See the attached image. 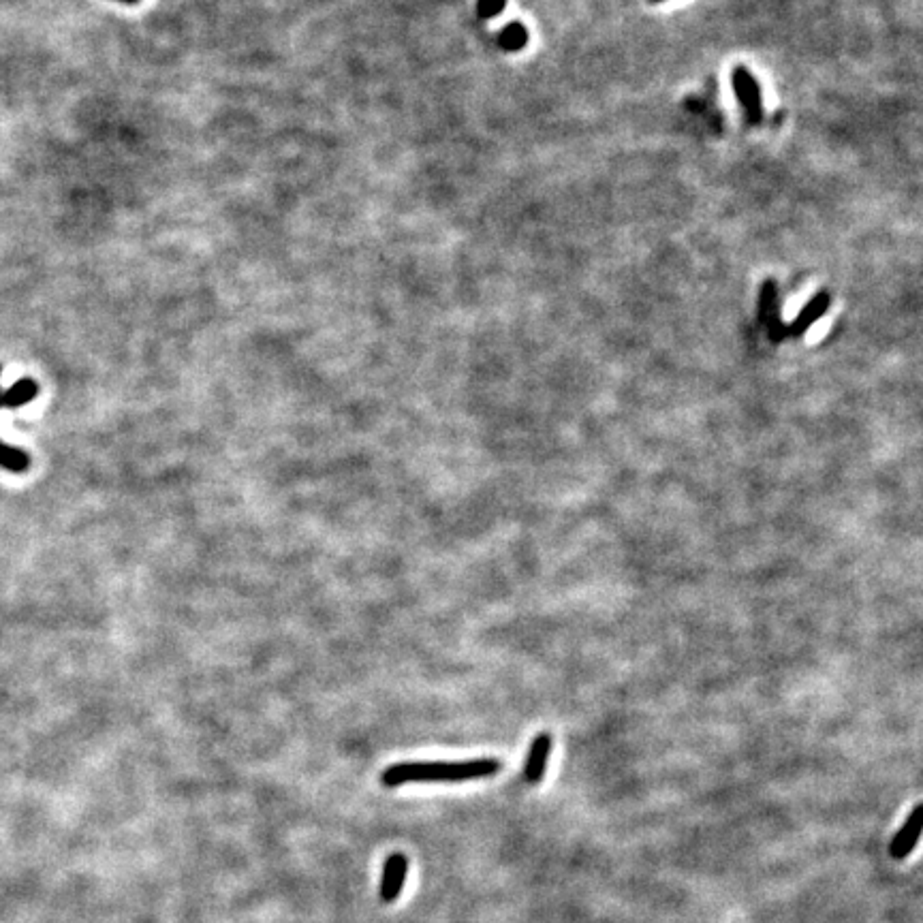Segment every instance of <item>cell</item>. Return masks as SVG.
I'll return each instance as SVG.
<instances>
[{"label": "cell", "instance_id": "7", "mask_svg": "<svg viewBox=\"0 0 923 923\" xmlns=\"http://www.w3.org/2000/svg\"><path fill=\"white\" fill-rule=\"evenodd\" d=\"M759 321L768 327H774L780 323V312H778V285L774 280H765L761 293H759Z\"/></svg>", "mask_w": 923, "mask_h": 923}, {"label": "cell", "instance_id": "14", "mask_svg": "<svg viewBox=\"0 0 923 923\" xmlns=\"http://www.w3.org/2000/svg\"><path fill=\"white\" fill-rule=\"evenodd\" d=\"M650 3H663V0H650Z\"/></svg>", "mask_w": 923, "mask_h": 923}, {"label": "cell", "instance_id": "11", "mask_svg": "<svg viewBox=\"0 0 923 923\" xmlns=\"http://www.w3.org/2000/svg\"><path fill=\"white\" fill-rule=\"evenodd\" d=\"M507 7V0H479L477 3V15L481 20H492L496 15H500Z\"/></svg>", "mask_w": 923, "mask_h": 923}, {"label": "cell", "instance_id": "10", "mask_svg": "<svg viewBox=\"0 0 923 923\" xmlns=\"http://www.w3.org/2000/svg\"><path fill=\"white\" fill-rule=\"evenodd\" d=\"M0 468H5V471L11 473H26L30 468L28 453L0 441Z\"/></svg>", "mask_w": 923, "mask_h": 923}, {"label": "cell", "instance_id": "12", "mask_svg": "<svg viewBox=\"0 0 923 923\" xmlns=\"http://www.w3.org/2000/svg\"><path fill=\"white\" fill-rule=\"evenodd\" d=\"M0 374H3V366H0ZM3 394H5V391L0 389V406H3Z\"/></svg>", "mask_w": 923, "mask_h": 923}, {"label": "cell", "instance_id": "5", "mask_svg": "<svg viewBox=\"0 0 923 923\" xmlns=\"http://www.w3.org/2000/svg\"><path fill=\"white\" fill-rule=\"evenodd\" d=\"M406 874H409V859H406V855L404 853L389 855L383 866L381 889H379V896L385 904L398 900L400 891L404 887V881H406Z\"/></svg>", "mask_w": 923, "mask_h": 923}, {"label": "cell", "instance_id": "6", "mask_svg": "<svg viewBox=\"0 0 923 923\" xmlns=\"http://www.w3.org/2000/svg\"><path fill=\"white\" fill-rule=\"evenodd\" d=\"M829 306H832V295H829V291H819L810 297V300L806 302V306L800 310V315H797L793 319V323L789 325V336L791 338H802L812 325H815L821 317L827 315V310Z\"/></svg>", "mask_w": 923, "mask_h": 923}, {"label": "cell", "instance_id": "13", "mask_svg": "<svg viewBox=\"0 0 923 923\" xmlns=\"http://www.w3.org/2000/svg\"><path fill=\"white\" fill-rule=\"evenodd\" d=\"M120 3H127V5H135V3H139V0H120Z\"/></svg>", "mask_w": 923, "mask_h": 923}, {"label": "cell", "instance_id": "4", "mask_svg": "<svg viewBox=\"0 0 923 923\" xmlns=\"http://www.w3.org/2000/svg\"><path fill=\"white\" fill-rule=\"evenodd\" d=\"M921 834H923V804H917L911 810V815L906 817L904 825L898 829L894 840H891L889 855L894 859H906L917 847Z\"/></svg>", "mask_w": 923, "mask_h": 923}, {"label": "cell", "instance_id": "8", "mask_svg": "<svg viewBox=\"0 0 923 923\" xmlns=\"http://www.w3.org/2000/svg\"><path fill=\"white\" fill-rule=\"evenodd\" d=\"M37 396H39V385L33 379H22L5 391L3 406H7V409H20V406L33 402Z\"/></svg>", "mask_w": 923, "mask_h": 923}, {"label": "cell", "instance_id": "3", "mask_svg": "<svg viewBox=\"0 0 923 923\" xmlns=\"http://www.w3.org/2000/svg\"><path fill=\"white\" fill-rule=\"evenodd\" d=\"M552 733L541 731L535 735V740L528 746V755L524 761V780L528 785H539L547 770V761L552 755Z\"/></svg>", "mask_w": 923, "mask_h": 923}, {"label": "cell", "instance_id": "9", "mask_svg": "<svg viewBox=\"0 0 923 923\" xmlns=\"http://www.w3.org/2000/svg\"><path fill=\"white\" fill-rule=\"evenodd\" d=\"M528 39H530V35H528L526 26L520 24V22H513V24H507L503 30H500L498 45L505 52H520L528 45Z\"/></svg>", "mask_w": 923, "mask_h": 923}, {"label": "cell", "instance_id": "1", "mask_svg": "<svg viewBox=\"0 0 923 923\" xmlns=\"http://www.w3.org/2000/svg\"><path fill=\"white\" fill-rule=\"evenodd\" d=\"M503 770V761L483 757L468 761H413L396 763L381 774L385 787H404L409 782H466L477 778H490Z\"/></svg>", "mask_w": 923, "mask_h": 923}, {"label": "cell", "instance_id": "2", "mask_svg": "<svg viewBox=\"0 0 923 923\" xmlns=\"http://www.w3.org/2000/svg\"><path fill=\"white\" fill-rule=\"evenodd\" d=\"M731 86L733 95L738 97L746 122L750 127H757L763 120V99H761V86L757 77L750 73L744 65L733 67L731 71Z\"/></svg>", "mask_w": 923, "mask_h": 923}]
</instances>
